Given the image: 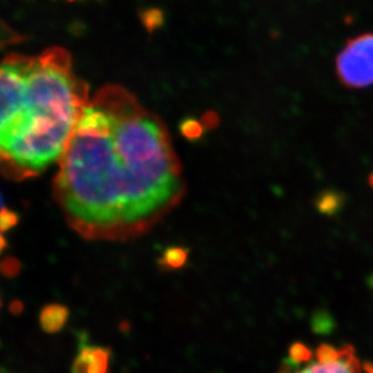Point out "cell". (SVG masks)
I'll list each match as a JSON object with an SVG mask.
<instances>
[{
    "mask_svg": "<svg viewBox=\"0 0 373 373\" xmlns=\"http://www.w3.org/2000/svg\"><path fill=\"white\" fill-rule=\"evenodd\" d=\"M109 350L101 347L82 346L75 358L71 373H108Z\"/></svg>",
    "mask_w": 373,
    "mask_h": 373,
    "instance_id": "obj_4",
    "label": "cell"
},
{
    "mask_svg": "<svg viewBox=\"0 0 373 373\" xmlns=\"http://www.w3.org/2000/svg\"><path fill=\"white\" fill-rule=\"evenodd\" d=\"M184 194L164 124L124 87H101L59 161L56 201L70 227L90 241H129L161 222Z\"/></svg>",
    "mask_w": 373,
    "mask_h": 373,
    "instance_id": "obj_1",
    "label": "cell"
},
{
    "mask_svg": "<svg viewBox=\"0 0 373 373\" xmlns=\"http://www.w3.org/2000/svg\"><path fill=\"white\" fill-rule=\"evenodd\" d=\"M68 319V309L59 304H51L44 308L40 314V324L47 332H57L64 327Z\"/></svg>",
    "mask_w": 373,
    "mask_h": 373,
    "instance_id": "obj_6",
    "label": "cell"
},
{
    "mask_svg": "<svg viewBox=\"0 0 373 373\" xmlns=\"http://www.w3.org/2000/svg\"><path fill=\"white\" fill-rule=\"evenodd\" d=\"M369 285L373 289V276H371L369 278Z\"/></svg>",
    "mask_w": 373,
    "mask_h": 373,
    "instance_id": "obj_11",
    "label": "cell"
},
{
    "mask_svg": "<svg viewBox=\"0 0 373 373\" xmlns=\"http://www.w3.org/2000/svg\"><path fill=\"white\" fill-rule=\"evenodd\" d=\"M187 254H189V252L186 249H167L164 253V257L161 259V264L164 267H168V269H180L186 262Z\"/></svg>",
    "mask_w": 373,
    "mask_h": 373,
    "instance_id": "obj_9",
    "label": "cell"
},
{
    "mask_svg": "<svg viewBox=\"0 0 373 373\" xmlns=\"http://www.w3.org/2000/svg\"><path fill=\"white\" fill-rule=\"evenodd\" d=\"M342 355V348L337 349L334 347L323 343L315 350V357L318 360V364H329V362H334L339 360Z\"/></svg>",
    "mask_w": 373,
    "mask_h": 373,
    "instance_id": "obj_10",
    "label": "cell"
},
{
    "mask_svg": "<svg viewBox=\"0 0 373 373\" xmlns=\"http://www.w3.org/2000/svg\"><path fill=\"white\" fill-rule=\"evenodd\" d=\"M311 327L314 334L327 336L336 329V320L327 309H318L312 315Z\"/></svg>",
    "mask_w": 373,
    "mask_h": 373,
    "instance_id": "obj_8",
    "label": "cell"
},
{
    "mask_svg": "<svg viewBox=\"0 0 373 373\" xmlns=\"http://www.w3.org/2000/svg\"><path fill=\"white\" fill-rule=\"evenodd\" d=\"M314 204L320 214L334 217L346 206V196L339 191H323L317 196Z\"/></svg>",
    "mask_w": 373,
    "mask_h": 373,
    "instance_id": "obj_5",
    "label": "cell"
},
{
    "mask_svg": "<svg viewBox=\"0 0 373 373\" xmlns=\"http://www.w3.org/2000/svg\"><path fill=\"white\" fill-rule=\"evenodd\" d=\"M313 359V353L304 343H292L289 348V357L284 360L283 369L295 371L302 364H307Z\"/></svg>",
    "mask_w": 373,
    "mask_h": 373,
    "instance_id": "obj_7",
    "label": "cell"
},
{
    "mask_svg": "<svg viewBox=\"0 0 373 373\" xmlns=\"http://www.w3.org/2000/svg\"><path fill=\"white\" fill-rule=\"evenodd\" d=\"M4 208H3V204H1V199H0V212H3Z\"/></svg>",
    "mask_w": 373,
    "mask_h": 373,
    "instance_id": "obj_13",
    "label": "cell"
},
{
    "mask_svg": "<svg viewBox=\"0 0 373 373\" xmlns=\"http://www.w3.org/2000/svg\"><path fill=\"white\" fill-rule=\"evenodd\" d=\"M369 185H371V186H372V189H373V173H372V174L369 175Z\"/></svg>",
    "mask_w": 373,
    "mask_h": 373,
    "instance_id": "obj_12",
    "label": "cell"
},
{
    "mask_svg": "<svg viewBox=\"0 0 373 373\" xmlns=\"http://www.w3.org/2000/svg\"><path fill=\"white\" fill-rule=\"evenodd\" d=\"M339 81L349 89L373 85V33L348 40L336 59Z\"/></svg>",
    "mask_w": 373,
    "mask_h": 373,
    "instance_id": "obj_3",
    "label": "cell"
},
{
    "mask_svg": "<svg viewBox=\"0 0 373 373\" xmlns=\"http://www.w3.org/2000/svg\"><path fill=\"white\" fill-rule=\"evenodd\" d=\"M89 101L62 47L0 61V174L28 179L59 162Z\"/></svg>",
    "mask_w": 373,
    "mask_h": 373,
    "instance_id": "obj_2",
    "label": "cell"
}]
</instances>
